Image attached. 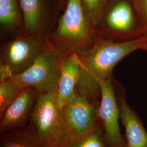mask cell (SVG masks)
<instances>
[{
  "instance_id": "cell-8",
  "label": "cell",
  "mask_w": 147,
  "mask_h": 147,
  "mask_svg": "<svg viewBox=\"0 0 147 147\" xmlns=\"http://www.w3.org/2000/svg\"><path fill=\"white\" fill-rule=\"evenodd\" d=\"M136 25L131 3L127 0H116L106 7L95 30L100 28L106 34L123 37L132 33Z\"/></svg>"
},
{
  "instance_id": "cell-14",
  "label": "cell",
  "mask_w": 147,
  "mask_h": 147,
  "mask_svg": "<svg viewBox=\"0 0 147 147\" xmlns=\"http://www.w3.org/2000/svg\"><path fill=\"white\" fill-rule=\"evenodd\" d=\"M1 147H39L37 137L31 126L2 134Z\"/></svg>"
},
{
  "instance_id": "cell-12",
  "label": "cell",
  "mask_w": 147,
  "mask_h": 147,
  "mask_svg": "<svg viewBox=\"0 0 147 147\" xmlns=\"http://www.w3.org/2000/svg\"><path fill=\"white\" fill-rule=\"evenodd\" d=\"M26 33L41 34L46 12V0H18Z\"/></svg>"
},
{
  "instance_id": "cell-20",
  "label": "cell",
  "mask_w": 147,
  "mask_h": 147,
  "mask_svg": "<svg viewBox=\"0 0 147 147\" xmlns=\"http://www.w3.org/2000/svg\"><path fill=\"white\" fill-rule=\"evenodd\" d=\"M60 1H62V2H64V0H60Z\"/></svg>"
},
{
  "instance_id": "cell-6",
  "label": "cell",
  "mask_w": 147,
  "mask_h": 147,
  "mask_svg": "<svg viewBox=\"0 0 147 147\" xmlns=\"http://www.w3.org/2000/svg\"><path fill=\"white\" fill-rule=\"evenodd\" d=\"M100 87L98 114L107 144L109 147H126V140L121 133L119 109L112 78L102 82Z\"/></svg>"
},
{
  "instance_id": "cell-11",
  "label": "cell",
  "mask_w": 147,
  "mask_h": 147,
  "mask_svg": "<svg viewBox=\"0 0 147 147\" xmlns=\"http://www.w3.org/2000/svg\"><path fill=\"white\" fill-rule=\"evenodd\" d=\"M80 73V67L76 53L64 55L56 92V104L59 109H62L76 94Z\"/></svg>"
},
{
  "instance_id": "cell-18",
  "label": "cell",
  "mask_w": 147,
  "mask_h": 147,
  "mask_svg": "<svg viewBox=\"0 0 147 147\" xmlns=\"http://www.w3.org/2000/svg\"><path fill=\"white\" fill-rule=\"evenodd\" d=\"M132 6L147 32V0H132Z\"/></svg>"
},
{
  "instance_id": "cell-7",
  "label": "cell",
  "mask_w": 147,
  "mask_h": 147,
  "mask_svg": "<svg viewBox=\"0 0 147 147\" xmlns=\"http://www.w3.org/2000/svg\"><path fill=\"white\" fill-rule=\"evenodd\" d=\"M98 107L76 92L61 109L72 140L88 132L100 123Z\"/></svg>"
},
{
  "instance_id": "cell-5",
  "label": "cell",
  "mask_w": 147,
  "mask_h": 147,
  "mask_svg": "<svg viewBox=\"0 0 147 147\" xmlns=\"http://www.w3.org/2000/svg\"><path fill=\"white\" fill-rule=\"evenodd\" d=\"M49 44L47 37L42 34L25 33L6 43L3 48L1 64L9 68L14 76L31 66Z\"/></svg>"
},
{
  "instance_id": "cell-9",
  "label": "cell",
  "mask_w": 147,
  "mask_h": 147,
  "mask_svg": "<svg viewBox=\"0 0 147 147\" xmlns=\"http://www.w3.org/2000/svg\"><path fill=\"white\" fill-rule=\"evenodd\" d=\"M39 94V92L32 87H26L21 90L0 117L1 134L26 127Z\"/></svg>"
},
{
  "instance_id": "cell-4",
  "label": "cell",
  "mask_w": 147,
  "mask_h": 147,
  "mask_svg": "<svg viewBox=\"0 0 147 147\" xmlns=\"http://www.w3.org/2000/svg\"><path fill=\"white\" fill-rule=\"evenodd\" d=\"M63 56L50 42L31 66L11 79L22 88L32 87L40 93H56Z\"/></svg>"
},
{
  "instance_id": "cell-19",
  "label": "cell",
  "mask_w": 147,
  "mask_h": 147,
  "mask_svg": "<svg viewBox=\"0 0 147 147\" xmlns=\"http://www.w3.org/2000/svg\"><path fill=\"white\" fill-rule=\"evenodd\" d=\"M146 36H147V34ZM143 50H145V51H147V42H146V45H145V46H144V47L143 48Z\"/></svg>"
},
{
  "instance_id": "cell-1",
  "label": "cell",
  "mask_w": 147,
  "mask_h": 147,
  "mask_svg": "<svg viewBox=\"0 0 147 147\" xmlns=\"http://www.w3.org/2000/svg\"><path fill=\"white\" fill-rule=\"evenodd\" d=\"M147 41V36L124 42L97 39L90 47L76 53L80 67L77 93L99 106L101 84L112 78L113 69L123 58L143 50Z\"/></svg>"
},
{
  "instance_id": "cell-10",
  "label": "cell",
  "mask_w": 147,
  "mask_h": 147,
  "mask_svg": "<svg viewBox=\"0 0 147 147\" xmlns=\"http://www.w3.org/2000/svg\"><path fill=\"white\" fill-rule=\"evenodd\" d=\"M118 89L116 95L120 120L125 130L126 147H147V132L142 121L129 104L124 92L120 87Z\"/></svg>"
},
{
  "instance_id": "cell-15",
  "label": "cell",
  "mask_w": 147,
  "mask_h": 147,
  "mask_svg": "<svg viewBox=\"0 0 147 147\" xmlns=\"http://www.w3.org/2000/svg\"><path fill=\"white\" fill-rule=\"evenodd\" d=\"M67 147H109L100 123L90 131L74 138Z\"/></svg>"
},
{
  "instance_id": "cell-13",
  "label": "cell",
  "mask_w": 147,
  "mask_h": 147,
  "mask_svg": "<svg viewBox=\"0 0 147 147\" xmlns=\"http://www.w3.org/2000/svg\"><path fill=\"white\" fill-rule=\"evenodd\" d=\"M0 25L6 31L17 30L23 26L18 0H0Z\"/></svg>"
},
{
  "instance_id": "cell-17",
  "label": "cell",
  "mask_w": 147,
  "mask_h": 147,
  "mask_svg": "<svg viewBox=\"0 0 147 147\" xmlns=\"http://www.w3.org/2000/svg\"><path fill=\"white\" fill-rule=\"evenodd\" d=\"M23 89L11 79L0 82V117Z\"/></svg>"
},
{
  "instance_id": "cell-2",
  "label": "cell",
  "mask_w": 147,
  "mask_h": 147,
  "mask_svg": "<svg viewBox=\"0 0 147 147\" xmlns=\"http://www.w3.org/2000/svg\"><path fill=\"white\" fill-rule=\"evenodd\" d=\"M47 38L63 55L83 51L94 43L95 30L85 14L81 0H68L56 30Z\"/></svg>"
},
{
  "instance_id": "cell-3",
  "label": "cell",
  "mask_w": 147,
  "mask_h": 147,
  "mask_svg": "<svg viewBox=\"0 0 147 147\" xmlns=\"http://www.w3.org/2000/svg\"><path fill=\"white\" fill-rule=\"evenodd\" d=\"M28 124L39 147H67L72 140L56 93H40L32 111Z\"/></svg>"
},
{
  "instance_id": "cell-16",
  "label": "cell",
  "mask_w": 147,
  "mask_h": 147,
  "mask_svg": "<svg viewBox=\"0 0 147 147\" xmlns=\"http://www.w3.org/2000/svg\"><path fill=\"white\" fill-rule=\"evenodd\" d=\"M110 0H81L85 14L95 30Z\"/></svg>"
}]
</instances>
